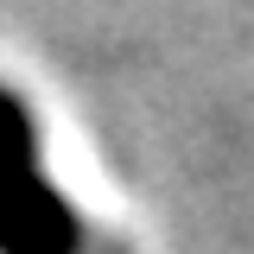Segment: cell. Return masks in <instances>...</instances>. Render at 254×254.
Segmentation results:
<instances>
[{
  "mask_svg": "<svg viewBox=\"0 0 254 254\" xmlns=\"http://www.w3.org/2000/svg\"><path fill=\"white\" fill-rule=\"evenodd\" d=\"M0 254H83V222L38 165L26 102L0 83Z\"/></svg>",
  "mask_w": 254,
  "mask_h": 254,
  "instance_id": "1",
  "label": "cell"
}]
</instances>
